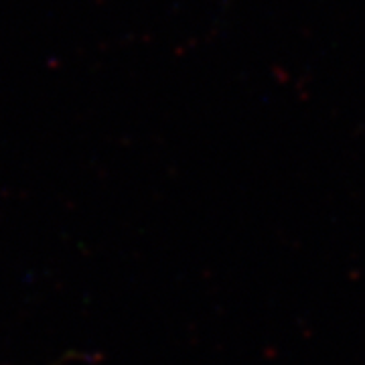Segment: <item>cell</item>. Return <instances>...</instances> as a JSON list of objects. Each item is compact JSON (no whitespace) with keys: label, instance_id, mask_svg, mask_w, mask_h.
Instances as JSON below:
<instances>
[]
</instances>
